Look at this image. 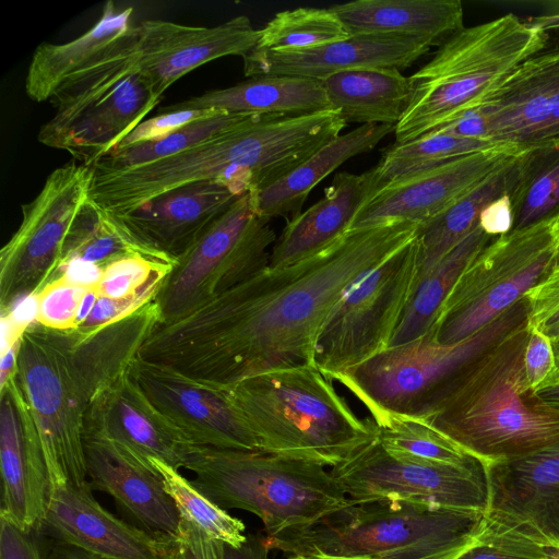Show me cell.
<instances>
[{"instance_id":"12","label":"cell","mask_w":559,"mask_h":559,"mask_svg":"<svg viewBox=\"0 0 559 559\" xmlns=\"http://www.w3.org/2000/svg\"><path fill=\"white\" fill-rule=\"evenodd\" d=\"M416 282L415 236L346 290L319 330L313 365L333 380L386 348Z\"/></svg>"},{"instance_id":"50","label":"cell","mask_w":559,"mask_h":559,"mask_svg":"<svg viewBox=\"0 0 559 559\" xmlns=\"http://www.w3.org/2000/svg\"><path fill=\"white\" fill-rule=\"evenodd\" d=\"M45 540V547L40 545L44 559H109L71 544Z\"/></svg>"},{"instance_id":"37","label":"cell","mask_w":559,"mask_h":559,"mask_svg":"<svg viewBox=\"0 0 559 559\" xmlns=\"http://www.w3.org/2000/svg\"><path fill=\"white\" fill-rule=\"evenodd\" d=\"M373 421L377 426V440L396 457L451 465H467L478 460L421 419L383 415Z\"/></svg>"},{"instance_id":"55","label":"cell","mask_w":559,"mask_h":559,"mask_svg":"<svg viewBox=\"0 0 559 559\" xmlns=\"http://www.w3.org/2000/svg\"><path fill=\"white\" fill-rule=\"evenodd\" d=\"M289 559H358V558H342V557H299L290 556Z\"/></svg>"},{"instance_id":"19","label":"cell","mask_w":559,"mask_h":559,"mask_svg":"<svg viewBox=\"0 0 559 559\" xmlns=\"http://www.w3.org/2000/svg\"><path fill=\"white\" fill-rule=\"evenodd\" d=\"M136 33L139 72L162 98L181 76L222 57L243 58L260 38V29L246 15L212 27L144 20L136 25Z\"/></svg>"},{"instance_id":"23","label":"cell","mask_w":559,"mask_h":559,"mask_svg":"<svg viewBox=\"0 0 559 559\" xmlns=\"http://www.w3.org/2000/svg\"><path fill=\"white\" fill-rule=\"evenodd\" d=\"M436 41L399 35H352L347 39L293 51L251 50L243 57V74L293 75L323 81L349 70L408 68Z\"/></svg>"},{"instance_id":"2","label":"cell","mask_w":559,"mask_h":559,"mask_svg":"<svg viewBox=\"0 0 559 559\" xmlns=\"http://www.w3.org/2000/svg\"><path fill=\"white\" fill-rule=\"evenodd\" d=\"M526 324L471 361L421 419L487 466L559 442V412L525 380Z\"/></svg>"},{"instance_id":"45","label":"cell","mask_w":559,"mask_h":559,"mask_svg":"<svg viewBox=\"0 0 559 559\" xmlns=\"http://www.w3.org/2000/svg\"><path fill=\"white\" fill-rule=\"evenodd\" d=\"M219 111V109L213 108L165 111L164 114L143 120L115 150L160 140L192 122L212 117Z\"/></svg>"},{"instance_id":"48","label":"cell","mask_w":559,"mask_h":559,"mask_svg":"<svg viewBox=\"0 0 559 559\" xmlns=\"http://www.w3.org/2000/svg\"><path fill=\"white\" fill-rule=\"evenodd\" d=\"M479 225L491 237H498L512 230L509 194L493 201L481 212Z\"/></svg>"},{"instance_id":"32","label":"cell","mask_w":559,"mask_h":559,"mask_svg":"<svg viewBox=\"0 0 559 559\" xmlns=\"http://www.w3.org/2000/svg\"><path fill=\"white\" fill-rule=\"evenodd\" d=\"M321 82L330 108L346 122L396 126L412 96L409 78L394 68L349 70Z\"/></svg>"},{"instance_id":"53","label":"cell","mask_w":559,"mask_h":559,"mask_svg":"<svg viewBox=\"0 0 559 559\" xmlns=\"http://www.w3.org/2000/svg\"><path fill=\"white\" fill-rule=\"evenodd\" d=\"M546 559H559V547L543 546Z\"/></svg>"},{"instance_id":"20","label":"cell","mask_w":559,"mask_h":559,"mask_svg":"<svg viewBox=\"0 0 559 559\" xmlns=\"http://www.w3.org/2000/svg\"><path fill=\"white\" fill-rule=\"evenodd\" d=\"M487 471V518L542 546L559 547V442Z\"/></svg>"},{"instance_id":"40","label":"cell","mask_w":559,"mask_h":559,"mask_svg":"<svg viewBox=\"0 0 559 559\" xmlns=\"http://www.w3.org/2000/svg\"><path fill=\"white\" fill-rule=\"evenodd\" d=\"M147 460L160 474L165 489L174 499L181 519L195 524L210 537L224 544L238 548L245 543L246 525L241 520L211 501L177 468L156 457Z\"/></svg>"},{"instance_id":"58","label":"cell","mask_w":559,"mask_h":559,"mask_svg":"<svg viewBox=\"0 0 559 559\" xmlns=\"http://www.w3.org/2000/svg\"><path fill=\"white\" fill-rule=\"evenodd\" d=\"M558 343V342H557Z\"/></svg>"},{"instance_id":"17","label":"cell","mask_w":559,"mask_h":559,"mask_svg":"<svg viewBox=\"0 0 559 559\" xmlns=\"http://www.w3.org/2000/svg\"><path fill=\"white\" fill-rule=\"evenodd\" d=\"M519 153L500 147L451 159L401 177L378 189L361 206L350 229L386 222L423 225L508 164Z\"/></svg>"},{"instance_id":"46","label":"cell","mask_w":559,"mask_h":559,"mask_svg":"<svg viewBox=\"0 0 559 559\" xmlns=\"http://www.w3.org/2000/svg\"><path fill=\"white\" fill-rule=\"evenodd\" d=\"M167 539L176 559H224V543L187 520L181 519L177 534Z\"/></svg>"},{"instance_id":"4","label":"cell","mask_w":559,"mask_h":559,"mask_svg":"<svg viewBox=\"0 0 559 559\" xmlns=\"http://www.w3.org/2000/svg\"><path fill=\"white\" fill-rule=\"evenodd\" d=\"M486 512L402 500L348 502L310 526L266 535L299 557L454 559L480 533Z\"/></svg>"},{"instance_id":"47","label":"cell","mask_w":559,"mask_h":559,"mask_svg":"<svg viewBox=\"0 0 559 559\" xmlns=\"http://www.w3.org/2000/svg\"><path fill=\"white\" fill-rule=\"evenodd\" d=\"M0 559H44L36 532H25L0 516Z\"/></svg>"},{"instance_id":"3","label":"cell","mask_w":559,"mask_h":559,"mask_svg":"<svg viewBox=\"0 0 559 559\" xmlns=\"http://www.w3.org/2000/svg\"><path fill=\"white\" fill-rule=\"evenodd\" d=\"M225 390L259 451L269 454L332 468L377 439L372 417L359 418L312 365L260 373Z\"/></svg>"},{"instance_id":"49","label":"cell","mask_w":559,"mask_h":559,"mask_svg":"<svg viewBox=\"0 0 559 559\" xmlns=\"http://www.w3.org/2000/svg\"><path fill=\"white\" fill-rule=\"evenodd\" d=\"M271 547L266 542V536L259 534H249L245 543L236 548L224 544V559H271Z\"/></svg>"},{"instance_id":"38","label":"cell","mask_w":559,"mask_h":559,"mask_svg":"<svg viewBox=\"0 0 559 559\" xmlns=\"http://www.w3.org/2000/svg\"><path fill=\"white\" fill-rule=\"evenodd\" d=\"M251 116L253 115L221 110L212 117L192 122L160 140L114 150L92 168L95 171H118L158 162L222 134Z\"/></svg>"},{"instance_id":"56","label":"cell","mask_w":559,"mask_h":559,"mask_svg":"<svg viewBox=\"0 0 559 559\" xmlns=\"http://www.w3.org/2000/svg\"><path fill=\"white\" fill-rule=\"evenodd\" d=\"M554 234H555L558 247H559V217L556 219V222L554 224Z\"/></svg>"},{"instance_id":"35","label":"cell","mask_w":559,"mask_h":559,"mask_svg":"<svg viewBox=\"0 0 559 559\" xmlns=\"http://www.w3.org/2000/svg\"><path fill=\"white\" fill-rule=\"evenodd\" d=\"M509 197L512 230L559 217V144L518 155L516 177Z\"/></svg>"},{"instance_id":"7","label":"cell","mask_w":559,"mask_h":559,"mask_svg":"<svg viewBox=\"0 0 559 559\" xmlns=\"http://www.w3.org/2000/svg\"><path fill=\"white\" fill-rule=\"evenodd\" d=\"M136 38L134 25L109 52L63 82L39 143L93 167L158 105L162 97L139 72Z\"/></svg>"},{"instance_id":"54","label":"cell","mask_w":559,"mask_h":559,"mask_svg":"<svg viewBox=\"0 0 559 559\" xmlns=\"http://www.w3.org/2000/svg\"><path fill=\"white\" fill-rule=\"evenodd\" d=\"M163 559H176L175 555L173 554L170 546L168 544L167 536H165V546L163 551Z\"/></svg>"},{"instance_id":"34","label":"cell","mask_w":559,"mask_h":559,"mask_svg":"<svg viewBox=\"0 0 559 559\" xmlns=\"http://www.w3.org/2000/svg\"><path fill=\"white\" fill-rule=\"evenodd\" d=\"M493 238L478 224L417 281L389 346L413 341L433 326L443 302L461 274Z\"/></svg>"},{"instance_id":"10","label":"cell","mask_w":559,"mask_h":559,"mask_svg":"<svg viewBox=\"0 0 559 559\" xmlns=\"http://www.w3.org/2000/svg\"><path fill=\"white\" fill-rule=\"evenodd\" d=\"M15 374L40 438L51 487L86 485V403L68 333L32 321L20 341Z\"/></svg>"},{"instance_id":"33","label":"cell","mask_w":559,"mask_h":559,"mask_svg":"<svg viewBox=\"0 0 559 559\" xmlns=\"http://www.w3.org/2000/svg\"><path fill=\"white\" fill-rule=\"evenodd\" d=\"M518 155L441 214L419 226L417 281L475 229L481 212L490 203L510 193L516 177Z\"/></svg>"},{"instance_id":"16","label":"cell","mask_w":559,"mask_h":559,"mask_svg":"<svg viewBox=\"0 0 559 559\" xmlns=\"http://www.w3.org/2000/svg\"><path fill=\"white\" fill-rule=\"evenodd\" d=\"M545 49L522 62L477 106L487 139L519 154L559 144V47Z\"/></svg>"},{"instance_id":"1","label":"cell","mask_w":559,"mask_h":559,"mask_svg":"<svg viewBox=\"0 0 559 559\" xmlns=\"http://www.w3.org/2000/svg\"><path fill=\"white\" fill-rule=\"evenodd\" d=\"M418 228L386 222L350 229L307 259L267 266L186 317L157 325L140 357L217 389L314 366L317 335L334 306Z\"/></svg>"},{"instance_id":"29","label":"cell","mask_w":559,"mask_h":559,"mask_svg":"<svg viewBox=\"0 0 559 559\" xmlns=\"http://www.w3.org/2000/svg\"><path fill=\"white\" fill-rule=\"evenodd\" d=\"M210 108L258 116H299L331 109L321 81L293 75H258L173 104L165 111Z\"/></svg>"},{"instance_id":"36","label":"cell","mask_w":559,"mask_h":559,"mask_svg":"<svg viewBox=\"0 0 559 559\" xmlns=\"http://www.w3.org/2000/svg\"><path fill=\"white\" fill-rule=\"evenodd\" d=\"M500 147L510 146L490 140L460 138L439 131L429 132L405 143H394L383 152L382 158L374 166L379 189L409 174L454 158Z\"/></svg>"},{"instance_id":"27","label":"cell","mask_w":559,"mask_h":559,"mask_svg":"<svg viewBox=\"0 0 559 559\" xmlns=\"http://www.w3.org/2000/svg\"><path fill=\"white\" fill-rule=\"evenodd\" d=\"M162 322L153 301L131 314L87 334L66 331L74 372L86 407L103 391L127 376L142 346Z\"/></svg>"},{"instance_id":"8","label":"cell","mask_w":559,"mask_h":559,"mask_svg":"<svg viewBox=\"0 0 559 559\" xmlns=\"http://www.w3.org/2000/svg\"><path fill=\"white\" fill-rule=\"evenodd\" d=\"M530 302L521 298L472 336L437 342L432 329L383 350L333 377L352 392L371 417L399 415L424 419L449 383L474 359L527 322Z\"/></svg>"},{"instance_id":"42","label":"cell","mask_w":559,"mask_h":559,"mask_svg":"<svg viewBox=\"0 0 559 559\" xmlns=\"http://www.w3.org/2000/svg\"><path fill=\"white\" fill-rule=\"evenodd\" d=\"M454 559H546L543 546L486 515L474 542Z\"/></svg>"},{"instance_id":"22","label":"cell","mask_w":559,"mask_h":559,"mask_svg":"<svg viewBox=\"0 0 559 559\" xmlns=\"http://www.w3.org/2000/svg\"><path fill=\"white\" fill-rule=\"evenodd\" d=\"M86 473L93 490L108 493L143 530L175 536L181 516L153 464L122 444L84 435Z\"/></svg>"},{"instance_id":"44","label":"cell","mask_w":559,"mask_h":559,"mask_svg":"<svg viewBox=\"0 0 559 559\" xmlns=\"http://www.w3.org/2000/svg\"><path fill=\"white\" fill-rule=\"evenodd\" d=\"M530 302L527 328L559 342V264L525 296Z\"/></svg>"},{"instance_id":"57","label":"cell","mask_w":559,"mask_h":559,"mask_svg":"<svg viewBox=\"0 0 559 559\" xmlns=\"http://www.w3.org/2000/svg\"><path fill=\"white\" fill-rule=\"evenodd\" d=\"M289 559V558H288Z\"/></svg>"},{"instance_id":"41","label":"cell","mask_w":559,"mask_h":559,"mask_svg":"<svg viewBox=\"0 0 559 559\" xmlns=\"http://www.w3.org/2000/svg\"><path fill=\"white\" fill-rule=\"evenodd\" d=\"M87 284L59 275L34 296V321L56 331H72Z\"/></svg>"},{"instance_id":"5","label":"cell","mask_w":559,"mask_h":559,"mask_svg":"<svg viewBox=\"0 0 559 559\" xmlns=\"http://www.w3.org/2000/svg\"><path fill=\"white\" fill-rule=\"evenodd\" d=\"M547 45L540 29L514 14L455 32L409 76L412 96L395 126V143L415 140L479 106Z\"/></svg>"},{"instance_id":"11","label":"cell","mask_w":559,"mask_h":559,"mask_svg":"<svg viewBox=\"0 0 559 559\" xmlns=\"http://www.w3.org/2000/svg\"><path fill=\"white\" fill-rule=\"evenodd\" d=\"M276 239L251 194L239 197L176 259L154 299L160 324L186 317L267 267Z\"/></svg>"},{"instance_id":"39","label":"cell","mask_w":559,"mask_h":559,"mask_svg":"<svg viewBox=\"0 0 559 559\" xmlns=\"http://www.w3.org/2000/svg\"><path fill=\"white\" fill-rule=\"evenodd\" d=\"M348 37L350 34L330 8L301 7L278 12L260 29V38L252 50H304Z\"/></svg>"},{"instance_id":"15","label":"cell","mask_w":559,"mask_h":559,"mask_svg":"<svg viewBox=\"0 0 559 559\" xmlns=\"http://www.w3.org/2000/svg\"><path fill=\"white\" fill-rule=\"evenodd\" d=\"M129 374L192 444L259 451L255 436L225 389L203 384L141 357L132 364Z\"/></svg>"},{"instance_id":"21","label":"cell","mask_w":559,"mask_h":559,"mask_svg":"<svg viewBox=\"0 0 559 559\" xmlns=\"http://www.w3.org/2000/svg\"><path fill=\"white\" fill-rule=\"evenodd\" d=\"M92 491L90 483L53 487L36 534L109 559H163L165 535H154L116 518Z\"/></svg>"},{"instance_id":"43","label":"cell","mask_w":559,"mask_h":559,"mask_svg":"<svg viewBox=\"0 0 559 559\" xmlns=\"http://www.w3.org/2000/svg\"><path fill=\"white\" fill-rule=\"evenodd\" d=\"M528 329L524 353V376L534 394L559 386V361L554 343L544 333Z\"/></svg>"},{"instance_id":"26","label":"cell","mask_w":559,"mask_h":559,"mask_svg":"<svg viewBox=\"0 0 559 559\" xmlns=\"http://www.w3.org/2000/svg\"><path fill=\"white\" fill-rule=\"evenodd\" d=\"M378 189L376 167L360 175L337 174L322 199L287 222L272 248L269 266L294 264L330 246L349 229Z\"/></svg>"},{"instance_id":"51","label":"cell","mask_w":559,"mask_h":559,"mask_svg":"<svg viewBox=\"0 0 559 559\" xmlns=\"http://www.w3.org/2000/svg\"><path fill=\"white\" fill-rule=\"evenodd\" d=\"M530 24L540 29L549 39L559 47V1L552 2L543 14L527 20Z\"/></svg>"},{"instance_id":"18","label":"cell","mask_w":559,"mask_h":559,"mask_svg":"<svg viewBox=\"0 0 559 559\" xmlns=\"http://www.w3.org/2000/svg\"><path fill=\"white\" fill-rule=\"evenodd\" d=\"M0 516L25 532H35L48 509L52 487L40 438L16 374L0 385Z\"/></svg>"},{"instance_id":"6","label":"cell","mask_w":559,"mask_h":559,"mask_svg":"<svg viewBox=\"0 0 559 559\" xmlns=\"http://www.w3.org/2000/svg\"><path fill=\"white\" fill-rule=\"evenodd\" d=\"M185 468L205 497L255 514L269 536L310 526L348 502L325 466L262 451L194 444Z\"/></svg>"},{"instance_id":"52","label":"cell","mask_w":559,"mask_h":559,"mask_svg":"<svg viewBox=\"0 0 559 559\" xmlns=\"http://www.w3.org/2000/svg\"><path fill=\"white\" fill-rule=\"evenodd\" d=\"M557 358L559 361V356ZM536 395L544 404L559 412V386L543 391Z\"/></svg>"},{"instance_id":"24","label":"cell","mask_w":559,"mask_h":559,"mask_svg":"<svg viewBox=\"0 0 559 559\" xmlns=\"http://www.w3.org/2000/svg\"><path fill=\"white\" fill-rule=\"evenodd\" d=\"M84 435L114 440L139 456L185 468L192 444L148 401L128 373L86 407Z\"/></svg>"},{"instance_id":"25","label":"cell","mask_w":559,"mask_h":559,"mask_svg":"<svg viewBox=\"0 0 559 559\" xmlns=\"http://www.w3.org/2000/svg\"><path fill=\"white\" fill-rule=\"evenodd\" d=\"M238 198L219 181H201L177 187L131 212L115 215L143 243L176 260Z\"/></svg>"},{"instance_id":"14","label":"cell","mask_w":559,"mask_h":559,"mask_svg":"<svg viewBox=\"0 0 559 559\" xmlns=\"http://www.w3.org/2000/svg\"><path fill=\"white\" fill-rule=\"evenodd\" d=\"M354 502L402 500L429 506L487 512V465L431 464L396 457L376 439L347 461L331 468Z\"/></svg>"},{"instance_id":"30","label":"cell","mask_w":559,"mask_h":559,"mask_svg":"<svg viewBox=\"0 0 559 559\" xmlns=\"http://www.w3.org/2000/svg\"><path fill=\"white\" fill-rule=\"evenodd\" d=\"M394 130L392 124H361L332 140L273 185L249 192L257 214L267 222L298 215L322 179L349 158L373 150Z\"/></svg>"},{"instance_id":"13","label":"cell","mask_w":559,"mask_h":559,"mask_svg":"<svg viewBox=\"0 0 559 559\" xmlns=\"http://www.w3.org/2000/svg\"><path fill=\"white\" fill-rule=\"evenodd\" d=\"M92 179V167L67 164L22 205V222L0 250L1 314L34 297L53 276L71 227L90 199Z\"/></svg>"},{"instance_id":"31","label":"cell","mask_w":559,"mask_h":559,"mask_svg":"<svg viewBox=\"0 0 559 559\" xmlns=\"http://www.w3.org/2000/svg\"><path fill=\"white\" fill-rule=\"evenodd\" d=\"M352 35H399L436 41L463 28L459 0H356L330 8Z\"/></svg>"},{"instance_id":"9","label":"cell","mask_w":559,"mask_h":559,"mask_svg":"<svg viewBox=\"0 0 559 559\" xmlns=\"http://www.w3.org/2000/svg\"><path fill=\"white\" fill-rule=\"evenodd\" d=\"M556 219L495 237L461 274L431 328L441 345L480 331L559 264Z\"/></svg>"},{"instance_id":"28","label":"cell","mask_w":559,"mask_h":559,"mask_svg":"<svg viewBox=\"0 0 559 559\" xmlns=\"http://www.w3.org/2000/svg\"><path fill=\"white\" fill-rule=\"evenodd\" d=\"M131 7L118 10L105 3L98 21L78 38L64 44H40L28 66L25 90L35 102L51 100L73 74L109 52L134 27Z\"/></svg>"}]
</instances>
